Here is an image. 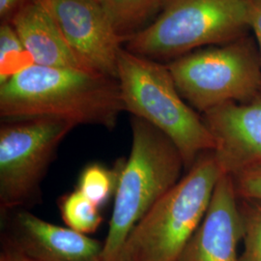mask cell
Masks as SVG:
<instances>
[{
  "mask_svg": "<svg viewBox=\"0 0 261 261\" xmlns=\"http://www.w3.org/2000/svg\"><path fill=\"white\" fill-rule=\"evenodd\" d=\"M100 207L83 195L77 189L62 196L59 210L67 226L79 233L88 235L95 232L103 221Z\"/></svg>",
  "mask_w": 261,
  "mask_h": 261,
  "instance_id": "cell-14",
  "label": "cell"
},
{
  "mask_svg": "<svg viewBox=\"0 0 261 261\" xmlns=\"http://www.w3.org/2000/svg\"><path fill=\"white\" fill-rule=\"evenodd\" d=\"M250 30L246 0H166L157 18L123 42L149 59H176L229 43Z\"/></svg>",
  "mask_w": 261,
  "mask_h": 261,
  "instance_id": "cell-5",
  "label": "cell"
},
{
  "mask_svg": "<svg viewBox=\"0 0 261 261\" xmlns=\"http://www.w3.org/2000/svg\"><path fill=\"white\" fill-rule=\"evenodd\" d=\"M0 261H31L23 255L19 254V252L13 251L12 249L3 246L1 254H0Z\"/></svg>",
  "mask_w": 261,
  "mask_h": 261,
  "instance_id": "cell-21",
  "label": "cell"
},
{
  "mask_svg": "<svg viewBox=\"0 0 261 261\" xmlns=\"http://www.w3.org/2000/svg\"><path fill=\"white\" fill-rule=\"evenodd\" d=\"M28 0H0L1 19H10L17 10L19 9Z\"/></svg>",
  "mask_w": 261,
  "mask_h": 261,
  "instance_id": "cell-20",
  "label": "cell"
},
{
  "mask_svg": "<svg viewBox=\"0 0 261 261\" xmlns=\"http://www.w3.org/2000/svg\"><path fill=\"white\" fill-rule=\"evenodd\" d=\"M122 39L137 33L161 11L166 0H97Z\"/></svg>",
  "mask_w": 261,
  "mask_h": 261,
  "instance_id": "cell-13",
  "label": "cell"
},
{
  "mask_svg": "<svg viewBox=\"0 0 261 261\" xmlns=\"http://www.w3.org/2000/svg\"><path fill=\"white\" fill-rule=\"evenodd\" d=\"M125 112L118 80L33 64L0 84L2 120L53 118L112 130Z\"/></svg>",
  "mask_w": 261,
  "mask_h": 261,
  "instance_id": "cell-1",
  "label": "cell"
},
{
  "mask_svg": "<svg viewBox=\"0 0 261 261\" xmlns=\"http://www.w3.org/2000/svg\"><path fill=\"white\" fill-rule=\"evenodd\" d=\"M1 219L7 228L3 246L31 261H102L103 245L88 235L50 224L25 209Z\"/></svg>",
  "mask_w": 261,
  "mask_h": 261,
  "instance_id": "cell-9",
  "label": "cell"
},
{
  "mask_svg": "<svg viewBox=\"0 0 261 261\" xmlns=\"http://www.w3.org/2000/svg\"><path fill=\"white\" fill-rule=\"evenodd\" d=\"M214 140L215 156L231 176L261 166V96L247 103H228L202 113Z\"/></svg>",
  "mask_w": 261,
  "mask_h": 261,
  "instance_id": "cell-10",
  "label": "cell"
},
{
  "mask_svg": "<svg viewBox=\"0 0 261 261\" xmlns=\"http://www.w3.org/2000/svg\"><path fill=\"white\" fill-rule=\"evenodd\" d=\"M33 64L32 56L15 29L10 22L4 21L0 28V84Z\"/></svg>",
  "mask_w": 261,
  "mask_h": 261,
  "instance_id": "cell-15",
  "label": "cell"
},
{
  "mask_svg": "<svg viewBox=\"0 0 261 261\" xmlns=\"http://www.w3.org/2000/svg\"><path fill=\"white\" fill-rule=\"evenodd\" d=\"M231 175L224 173L203 220L177 261H240L238 246L243 240V218Z\"/></svg>",
  "mask_w": 261,
  "mask_h": 261,
  "instance_id": "cell-11",
  "label": "cell"
},
{
  "mask_svg": "<svg viewBox=\"0 0 261 261\" xmlns=\"http://www.w3.org/2000/svg\"><path fill=\"white\" fill-rule=\"evenodd\" d=\"M9 19L34 64L87 71L67 44L43 0H28Z\"/></svg>",
  "mask_w": 261,
  "mask_h": 261,
  "instance_id": "cell-12",
  "label": "cell"
},
{
  "mask_svg": "<svg viewBox=\"0 0 261 261\" xmlns=\"http://www.w3.org/2000/svg\"><path fill=\"white\" fill-rule=\"evenodd\" d=\"M168 65L179 93L201 113L261 96V62L248 34L173 59Z\"/></svg>",
  "mask_w": 261,
  "mask_h": 261,
  "instance_id": "cell-6",
  "label": "cell"
},
{
  "mask_svg": "<svg viewBox=\"0 0 261 261\" xmlns=\"http://www.w3.org/2000/svg\"><path fill=\"white\" fill-rule=\"evenodd\" d=\"M132 149L120 168L102 261H116L134 227L181 179L177 147L148 122L133 116Z\"/></svg>",
  "mask_w": 261,
  "mask_h": 261,
  "instance_id": "cell-2",
  "label": "cell"
},
{
  "mask_svg": "<svg viewBox=\"0 0 261 261\" xmlns=\"http://www.w3.org/2000/svg\"><path fill=\"white\" fill-rule=\"evenodd\" d=\"M84 68L117 80L122 39L97 0H43Z\"/></svg>",
  "mask_w": 261,
  "mask_h": 261,
  "instance_id": "cell-8",
  "label": "cell"
},
{
  "mask_svg": "<svg viewBox=\"0 0 261 261\" xmlns=\"http://www.w3.org/2000/svg\"><path fill=\"white\" fill-rule=\"evenodd\" d=\"M241 209L244 251L240 261H261V201L247 199Z\"/></svg>",
  "mask_w": 261,
  "mask_h": 261,
  "instance_id": "cell-17",
  "label": "cell"
},
{
  "mask_svg": "<svg viewBox=\"0 0 261 261\" xmlns=\"http://www.w3.org/2000/svg\"><path fill=\"white\" fill-rule=\"evenodd\" d=\"M250 30L253 33L261 62V0H246Z\"/></svg>",
  "mask_w": 261,
  "mask_h": 261,
  "instance_id": "cell-19",
  "label": "cell"
},
{
  "mask_svg": "<svg viewBox=\"0 0 261 261\" xmlns=\"http://www.w3.org/2000/svg\"><path fill=\"white\" fill-rule=\"evenodd\" d=\"M53 118L2 120L0 126L1 218L33 205L58 147L75 128Z\"/></svg>",
  "mask_w": 261,
  "mask_h": 261,
  "instance_id": "cell-7",
  "label": "cell"
},
{
  "mask_svg": "<svg viewBox=\"0 0 261 261\" xmlns=\"http://www.w3.org/2000/svg\"><path fill=\"white\" fill-rule=\"evenodd\" d=\"M120 168L109 169L100 164L87 166L81 173L77 190L96 205L106 204L115 194Z\"/></svg>",
  "mask_w": 261,
  "mask_h": 261,
  "instance_id": "cell-16",
  "label": "cell"
},
{
  "mask_svg": "<svg viewBox=\"0 0 261 261\" xmlns=\"http://www.w3.org/2000/svg\"><path fill=\"white\" fill-rule=\"evenodd\" d=\"M118 83L125 112L153 125L177 147L185 168L214 150V140L202 116L179 93L168 65L122 47Z\"/></svg>",
  "mask_w": 261,
  "mask_h": 261,
  "instance_id": "cell-4",
  "label": "cell"
},
{
  "mask_svg": "<svg viewBox=\"0 0 261 261\" xmlns=\"http://www.w3.org/2000/svg\"><path fill=\"white\" fill-rule=\"evenodd\" d=\"M224 173L213 151L200 155L134 227L116 261H177Z\"/></svg>",
  "mask_w": 261,
  "mask_h": 261,
  "instance_id": "cell-3",
  "label": "cell"
},
{
  "mask_svg": "<svg viewBox=\"0 0 261 261\" xmlns=\"http://www.w3.org/2000/svg\"><path fill=\"white\" fill-rule=\"evenodd\" d=\"M232 177L238 195L246 199L261 201V166L245 169Z\"/></svg>",
  "mask_w": 261,
  "mask_h": 261,
  "instance_id": "cell-18",
  "label": "cell"
}]
</instances>
